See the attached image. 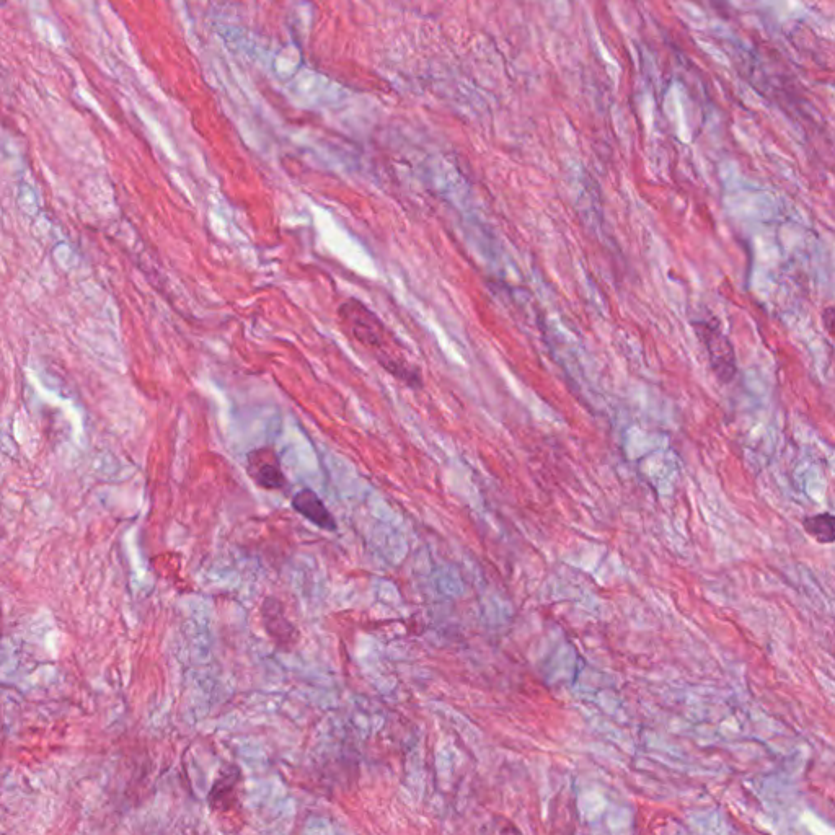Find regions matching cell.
Wrapping results in <instances>:
<instances>
[{"label": "cell", "mask_w": 835, "mask_h": 835, "mask_svg": "<svg viewBox=\"0 0 835 835\" xmlns=\"http://www.w3.org/2000/svg\"><path fill=\"white\" fill-rule=\"evenodd\" d=\"M341 328L351 340L363 346L385 371L402 380L408 387H420L418 367L408 361L397 336L385 323L358 299H348L338 309Z\"/></svg>", "instance_id": "6da1fadb"}, {"label": "cell", "mask_w": 835, "mask_h": 835, "mask_svg": "<svg viewBox=\"0 0 835 835\" xmlns=\"http://www.w3.org/2000/svg\"><path fill=\"white\" fill-rule=\"evenodd\" d=\"M695 332L707 350L708 361L721 384L733 382L738 372L736 353L728 336L710 322H694Z\"/></svg>", "instance_id": "7a4b0ae2"}, {"label": "cell", "mask_w": 835, "mask_h": 835, "mask_svg": "<svg viewBox=\"0 0 835 835\" xmlns=\"http://www.w3.org/2000/svg\"><path fill=\"white\" fill-rule=\"evenodd\" d=\"M247 473L263 490H283L288 485L278 454L273 447H258L247 456Z\"/></svg>", "instance_id": "3957f363"}, {"label": "cell", "mask_w": 835, "mask_h": 835, "mask_svg": "<svg viewBox=\"0 0 835 835\" xmlns=\"http://www.w3.org/2000/svg\"><path fill=\"white\" fill-rule=\"evenodd\" d=\"M261 620H263L266 633L270 635L279 650H291L301 637L296 625L284 612L283 604L276 597H266V601L261 606Z\"/></svg>", "instance_id": "277c9868"}, {"label": "cell", "mask_w": 835, "mask_h": 835, "mask_svg": "<svg viewBox=\"0 0 835 835\" xmlns=\"http://www.w3.org/2000/svg\"><path fill=\"white\" fill-rule=\"evenodd\" d=\"M242 785V772L237 765H226L214 780L213 788L209 791V806L213 811L227 813L235 806H239V791Z\"/></svg>", "instance_id": "5b68a950"}, {"label": "cell", "mask_w": 835, "mask_h": 835, "mask_svg": "<svg viewBox=\"0 0 835 835\" xmlns=\"http://www.w3.org/2000/svg\"><path fill=\"white\" fill-rule=\"evenodd\" d=\"M292 508L297 514H301L304 519L312 522L314 526L320 527L323 531H336L335 517L328 511L327 506L320 500V496L315 491L307 488V490L296 493L292 498Z\"/></svg>", "instance_id": "8992f818"}, {"label": "cell", "mask_w": 835, "mask_h": 835, "mask_svg": "<svg viewBox=\"0 0 835 835\" xmlns=\"http://www.w3.org/2000/svg\"><path fill=\"white\" fill-rule=\"evenodd\" d=\"M803 527L808 535H811L819 544H834L835 542V516L831 513L816 514L806 517Z\"/></svg>", "instance_id": "52a82bcc"}, {"label": "cell", "mask_w": 835, "mask_h": 835, "mask_svg": "<svg viewBox=\"0 0 835 835\" xmlns=\"http://www.w3.org/2000/svg\"><path fill=\"white\" fill-rule=\"evenodd\" d=\"M822 323L829 335L835 336V307H826L822 310Z\"/></svg>", "instance_id": "ba28073f"}]
</instances>
